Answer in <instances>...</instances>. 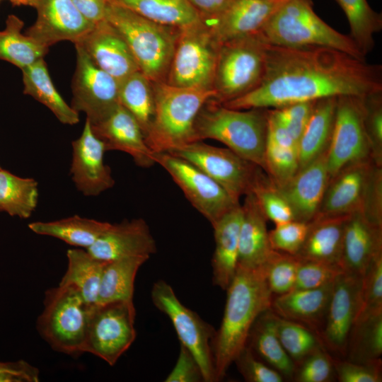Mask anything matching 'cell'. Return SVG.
<instances>
[{"label": "cell", "instance_id": "obj_1", "mask_svg": "<svg viewBox=\"0 0 382 382\" xmlns=\"http://www.w3.org/2000/svg\"><path fill=\"white\" fill-rule=\"evenodd\" d=\"M382 92V66L328 47H287L267 44L261 82L221 103L236 110L274 109L330 97Z\"/></svg>", "mask_w": 382, "mask_h": 382}, {"label": "cell", "instance_id": "obj_2", "mask_svg": "<svg viewBox=\"0 0 382 382\" xmlns=\"http://www.w3.org/2000/svg\"><path fill=\"white\" fill-rule=\"evenodd\" d=\"M226 291L223 318L212 342L217 381L224 378L246 346L253 325L262 313L270 309L272 299L262 268L248 270L238 266Z\"/></svg>", "mask_w": 382, "mask_h": 382}, {"label": "cell", "instance_id": "obj_3", "mask_svg": "<svg viewBox=\"0 0 382 382\" xmlns=\"http://www.w3.org/2000/svg\"><path fill=\"white\" fill-rule=\"evenodd\" d=\"M210 101L196 117L193 141H219L265 171L268 109L236 110Z\"/></svg>", "mask_w": 382, "mask_h": 382}, {"label": "cell", "instance_id": "obj_4", "mask_svg": "<svg viewBox=\"0 0 382 382\" xmlns=\"http://www.w3.org/2000/svg\"><path fill=\"white\" fill-rule=\"evenodd\" d=\"M154 112L146 142L154 153L168 152L194 141V125L202 107L215 100L214 88L180 87L156 82Z\"/></svg>", "mask_w": 382, "mask_h": 382}, {"label": "cell", "instance_id": "obj_5", "mask_svg": "<svg viewBox=\"0 0 382 382\" xmlns=\"http://www.w3.org/2000/svg\"><path fill=\"white\" fill-rule=\"evenodd\" d=\"M260 33L270 45L296 48L328 47L365 60L349 35L335 30L315 13L311 0H285Z\"/></svg>", "mask_w": 382, "mask_h": 382}, {"label": "cell", "instance_id": "obj_6", "mask_svg": "<svg viewBox=\"0 0 382 382\" xmlns=\"http://www.w3.org/2000/svg\"><path fill=\"white\" fill-rule=\"evenodd\" d=\"M105 19L121 35L140 70L151 81L168 74L178 37L170 27L149 21L108 0Z\"/></svg>", "mask_w": 382, "mask_h": 382}, {"label": "cell", "instance_id": "obj_7", "mask_svg": "<svg viewBox=\"0 0 382 382\" xmlns=\"http://www.w3.org/2000/svg\"><path fill=\"white\" fill-rule=\"evenodd\" d=\"M37 330L54 350L71 357L84 353L89 306L74 287L59 285L46 291Z\"/></svg>", "mask_w": 382, "mask_h": 382}, {"label": "cell", "instance_id": "obj_8", "mask_svg": "<svg viewBox=\"0 0 382 382\" xmlns=\"http://www.w3.org/2000/svg\"><path fill=\"white\" fill-rule=\"evenodd\" d=\"M267 44L259 33L220 45L213 83L215 101L223 103L236 98L261 82Z\"/></svg>", "mask_w": 382, "mask_h": 382}, {"label": "cell", "instance_id": "obj_9", "mask_svg": "<svg viewBox=\"0 0 382 382\" xmlns=\"http://www.w3.org/2000/svg\"><path fill=\"white\" fill-rule=\"evenodd\" d=\"M179 30L167 83L180 87L213 88L220 45L203 20Z\"/></svg>", "mask_w": 382, "mask_h": 382}, {"label": "cell", "instance_id": "obj_10", "mask_svg": "<svg viewBox=\"0 0 382 382\" xmlns=\"http://www.w3.org/2000/svg\"><path fill=\"white\" fill-rule=\"evenodd\" d=\"M151 298L154 306L170 320L180 345L185 347L199 363L204 381H217L212 352L216 333L214 328L183 305L172 286L164 280H158L153 284Z\"/></svg>", "mask_w": 382, "mask_h": 382}, {"label": "cell", "instance_id": "obj_11", "mask_svg": "<svg viewBox=\"0 0 382 382\" xmlns=\"http://www.w3.org/2000/svg\"><path fill=\"white\" fill-rule=\"evenodd\" d=\"M134 302L114 301L91 306L84 352L110 366L116 364L136 339Z\"/></svg>", "mask_w": 382, "mask_h": 382}, {"label": "cell", "instance_id": "obj_12", "mask_svg": "<svg viewBox=\"0 0 382 382\" xmlns=\"http://www.w3.org/2000/svg\"><path fill=\"white\" fill-rule=\"evenodd\" d=\"M168 153L190 162L219 183L236 201L251 192L258 171L257 165L228 148L195 141Z\"/></svg>", "mask_w": 382, "mask_h": 382}, {"label": "cell", "instance_id": "obj_13", "mask_svg": "<svg viewBox=\"0 0 382 382\" xmlns=\"http://www.w3.org/2000/svg\"><path fill=\"white\" fill-rule=\"evenodd\" d=\"M191 204L212 225L240 203L197 166L168 152L154 153Z\"/></svg>", "mask_w": 382, "mask_h": 382}, {"label": "cell", "instance_id": "obj_14", "mask_svg": "<svg viewBox=\"0 0 382 382\" xmlns=\"http://www.w3.org/2000/svg\"><path fill=\"white\" fill-rule=\"evenodd\" d=\"M362 97L337 98L334 127L327 151L330 178L349 164L371 159L364 125Z\"/></svg>", "mask_w": 382, "mask_h": 382}, {"label": "cell", "instance_id": "obj_15", "mask_svg": "<svg viewBox=\"0 0 382 382\" xmlns=\"http://www.w3.org/2000/svg\"><path fill=\"white\" fill-rule=\"evenodd\" d=\"M72 79L71 107L83 112L91 125L105 119L120 103L119 81L97 66L79 44Z\"/></svg>", "mask_w": 382, "mask_h": 382}, {"label": "cell", "instance_id": "obj_16", "mask_svg": "<svg viewBox=\"0 0 382 382\" xmlns=\"http://www.w3.org/2000/svg\"><path fill=\"white\" fill-rule=\"evenodd\" d=\"M362 276L344 272L334 281L320 338L325 347L346 356L360 306Z\"/></svg>", "mask_w": 382, "mask_h": 382}, {"label": "cell", "instance_id": "obj_17", "mask_svg": "<svg viewBox=\"0 0 382 382\" xmlns=\"http://www.w3.org/2000/svg\"><path fill=\"white\" fill-rule=\"evenodd\" d=\"M377 167L366 159L342 168L330 178L316 216L363 212Z\"/></svg>", "mask_w": 382, "mask_h": 382}, {"label": "cell", "instance_id": "obj_18", "mask_svg": "<svg viewBox=\"0 0 382 382\" xmlns=\"http://www.w3.org/2000/svg\"><path fill=\"white\" fill-rule=\"evenodd\" d=\"M103 142L93 132L88 119L81 136L72 141L70 173L79 191L88 197L98 196L115 183L110 167L105 164Z\"/></svg>", "mask_w": 382, "mask_h": 382}, {"label": "cell", "instance_id": "obj_19", "mask_svg": "<svg viewBox=\"0 0 382 382\" xmlns=\"http://www.w3.org/2000/svg\"><path fill=\"white\" fill-rule=\"evenodd\" d=\"M35 22L26 35L50 47L63 40L78 42L93 27L71 0H37Z\"/></svg>", "mask_w": 382, "mask_h": 382}, {"label": "cell", "instance_id": "obj_20", "mask_svg": "<svg viewBox=\"0 0 382 382\" xmlns=\"http://www.w3.org/2000/svg\"><path fill=\"white\" fill-rule=\"evenodd\" d=\"M285 0H233L206 25L216 41L226 42L259 33Z\"/></svg>", "mask_w": 382, "mask_h": 382}, {"label": "cell", "instance_id": "obj_21", "mask_svg": "<svg viewBox=\"0 0 382 382\" xmlns=\"http://www.w3.org/2000/svg\"><path fill=\"white\" fill-rule=\"evenodd\" d=\"M327 150L298 170L281 187H276L289 204L294 220L310 223L318 214L330 175Z\"/></svg>", "mask_w": 382, "mask_h": 382}, {"label": "cell", "instance_id": "obj_22", "mask_svg": "<svg viewBox=\"0 0 382 382\" xmlns=\"http://www.w3.org/2000/svg\"><path fill=\"white\" fill-rule=\"evenodd\" d=\"M94 64L119 83L140 71L123 37L105 19L93 27L76 43Z\"/></svg>", "mask_w": 382, "mask_h": 382}, {"label": "cell", "instance_id": "obj_23", "mask_svg": "<svg viewBox=\"0 0 382 382\" xmlns=\"http://www.w3.org/2000/svg\"><path fill=\"white\" fill-rule=\"evenodd\" d=\"M86 250L104 262L134 257H150L157 251L156 241L143 219L125 220L112 224Z\"/></svg>", "mask_w": 382, "mask_h": 382}, {"label": "cell", "instance_id": "obj_24", "mask_svg": "<svg viewBox=\"0 0 382 382\" xmlns=\"http://www.w3.org/2000/svg\"><path fill=\"white\" fill-rule=\"evenodd\" d=\"M91 127L95 135L103 142L106 151L125 152L142 168L155 164L154 152L148 146L139 123L121 104L105 119L91 125Z\"/></svg>", "mask_w": 382, "mask_h": 382}, {"label": "cell", "instance_id": "obj_25", "mask_svg": "<svg viewBox=\"0 0 382 382\" xmlns=\"http://www.w3.org/2000/svg\"><path fill=\"white\" fill-rule=\"evenodd\" d=\"M382 252V226L361 212L350 214L345 222L340 265L346 272L363 276L372 259Z\"/></svg>", "mask_w": 382, "mask_h": 382}, {"label": "cell", "instance_id": "obj_26", "mask_svg": "<svg viewBox=\"0 0 382 382\" xmlns=\"http://www.w3.org/2000/svg\"><path fill=\"white\" fill-rule=\"evenodd\" d=\"M241 206L238 266L248 270L262 269L277 252L270 245L267 219L252 193L245 195Z\"/></svg>", "mask_w": 382, "mask_h": 382}, {"label": "cell", "instance_id": "obj_27", "mask_svg": "<svg viewBox=\"0 0 382 382\" xmlns=\"http://www.w3.org/2000/svg\"><path fill=\"white\" fill-rule=\"evenodd\" d=\"M333 282L316 289H294L276 296L270 309L282 318L316 331L324 324Z\"/></svg>", "mask_w": 382, "mask_h": 382}, {"label": "cell", "instance_id": "obj_28", "mask_svg": "<svg viewBox=\"0 0 382 382\" xmlns=\"http://www.w3.org/2000/svg\"><path fill=\"white\" fill-rule=\"evenodd\" d=\"M243 209L239 204L212 224L215 249L212 259L214 285L226 290L238 267Z\"/></svg>", "mask_w": 382, "mask_h": 382}, {"label": "cell", "instance_id": "obj_29", "mask_svg": "<svg viewBox=\"0 0 382 382\" xmlns=\"http://www.w3.org/2000/svg\"><path fill=\"white\" fill-rule=\"evenodd\" d=\"M349 215L316 216L308 223L306 238L296 255L301 260L340 265L344 228Z\"/></svg>", "mask_w": 382, "mask_h": 382}, {"label": "cell", "instance_id": "obj_30", "mask_svg": "<svg viewBox=\"0 0 382 382\" xmlns=\"http://www.w3.org/2000/svg\"><path fill=\"white\" fill-rule=\"evenodd\" d=\"M246 345L284 378H293L296 364L281 344L277 331V315L271 309L262 313L255 321Z\"/></svg>", "mask_w": 382, "mask_h": 382}, {"label": "cell", "instance_id": "obj_31", "mask_svg": "<svg viewBox=\"0 0 382 382\" xmlns=\"http://www.w3.org/2000/svg\"><path fill=\"white\" fill-rule=\"evenodd\" d=\"M337 98H325L315 101L298 143L299 168L328 149L334 127Z\"/></svg>", "mask_w": 382, "mask_h": 382}, {"label": "cell", "instance_id": "obj_32", "mask_svg": "<svg viewBox=\"0 0 382 382\" xmlns=\"http://www.w3.org/2000/svg\"><path fill=\"white\" fill-rule=\"evenodd\" d=\"M158 24L181 29L202 21L188 0H109Z\"/></svg>", "mask_w": 382, "mask_h": 382}, {"label": "cell", "instance_id": "obj_33", "mask_svg": "<svg viewBox=\"0 0 382 382\" xmlns=\"http://www.w3.org/2000/svg\"><path fill=\"white\" fill-rule=\"evenodd\" d=\"M22 72L25 94L45 105L62 123L73 125L79 122V112L65 102L54 86L44 59Z\"/></svg>", "mask_w": 382, "mask_h": 382}, {"label": "cell", "instance_id": "obj_34", "mask_svg": "<svg viewBox=\"0 0 382 382\" xmlns=\"http://www.w3.org/2000/svg\"><path fill=\"white\" fill-rule=\"evenodd\" d=\"M149 257L134 256L108 262L103 271L96 304L133 302L137 273Z\"/></svg>", "mask_w": 382, "mask_h": 382}, {"label": "cell", "instance_id": "obj_35", "mask_svg": "<svg viewBox=\"0 0 382 382\" xmlns=\"http://www.w3.org/2000/svg\"><path fill=\"white\" fill-rule=\"evenodd\" d=\"M110 225L106 221L74 215L52 221H35L28 226L37 234L54 237L69 245L88 249Z\"/></svg>", "mask_w": 382, "mask_h": 382}, {"label": "cell", "instance_id": "obj_36", "mask_svg": "<svg viewBox=\"0 0 382 382\" xmlns=\"http://www.w3.org/2000/svg\"><path fill=\"white\" fill-rule=\"evenodd\" d=\"M23 21L15 15H9L6 26L0 31V59L16 66L21 70L44 59L49 47L33 37L22 34Z\"/></svg>", "mask_w": 382, "mask_h": 382}, {"label": "cell", "instance_id": "obj_37", "mask_svg": "<svg viewBox=\"0 0 382 382\" xmlns=\"http://www.w3.org/2000/svg\"><path fill=\"white\" fill-rule=\"evenodd\" d=\"M68 265L59 285H68L79 291L89 306L96 303L100 279L108 262L91 256L87 250L69 249L66 253Z\"/></svg>", "mask_w": 382, "mask_h": 382}, {"label": "cell", "instance_id": "obj_38", "mask_svg": "<svg viewBox=\"0 0 382 382\" xmlns=\"http://www.w3.org/2000/svg\"><path fill=\"white\" fill-rule=\"evenodd\" d=\"M38 197L35 179L21 178L0 168V212L29 218L37 207Z\"/></svg>", "mask_w": 382, "mask_h": 382}, {"label": "cell", "instance_id": "obj_39", "mask_svg": "<svg viewBox=\"0 0 382 382\" xmlns=\"http://www.w3.org/2000/svg\"><path fill=\"white\" fill-rule=\"evenodd\" d=\"M150 82L141 71H137L119 83V103L136 119L144 137L154 112V91Z\"/></svg>", "mask_w": 382, "mask_h": 382}, {"label": "cell", "instance_id": "obj_40", "mask_svg": "<svg viewBox=\"0 0 382 382\" xmlns=\"http://www.w3.org/2000/svg\"><path fill=\"white\" fill-rule=\"evenodd\" d=\"M336 1L342 8L349 22V35L366 57L374 47V35L382 29L381 15L371 8L366 0Z\"/></svg>", "mask_w": 382, "mask_h": 382}, {"label": "cell", "instance_id": "obj_41", "mask_svg": "<svg viewBox=\"0 0 382 382\" xmlns=\"http://www.w3.org/2000/svg\"><path fill=\"white\" fill-rule=\"evenodd\" d=\"M382 354V312L354 322L346 356L348 360L366 363L381 359Z\"/></svg>", "mask_w": 382, "mask_h": 382}, {"label": "cell", "instance_id": "obj_42", "mask_svg": "<svg viewBox=\"0 0 382 382\" xmlns=\"http://www.w3.org/2000/svg\"><path fill=\"white\" fill-rule=\"evenodd\" d=\"M277 331L282 347L296 365L311 353L325 347L315 330L278 316Z\"/></svg>", "mask_w": 382, "mask_h": 382}, {"label": "cell", "instance_id": "obj_43", "mask_svg": "<svg viewBox=\"0 0 382 382\" xmlns=\"http://www.w3.org/2000/svg\"><path fill=\"white\" fill-rule=\"evenodd\" d=\"M250 193L255 197L267 219L276 225L294 220L289 204L262 169L258 171Z\"/></svg>", "mask_w": 382, "mask_h": 382}, {"label": "cell", "instance_id": "obj_44", "mask_svg": "<svg viewBox=\"0 0 382 382\" xmlns=\"http://www.w3.org/2000/svg\"><path fill=\"white\" fill-rule=\"evenodd\" d=\"M301 259L296 255L277 252L262 268L267 286L272 295L294 289Z\"/></svg>", "mask_w": 382, "mask_h": 382}, {"label": "cell", "instance_id": "obj_45", "mask_svg": "<svg viewBox=\"0 0 382 382\" xmlns=\"http://www.w3.org/2000/svg\"><path fill=\"white\" fill-rule=\"evenodd\" d=\"M381 312L382 252L372 259L362 276L360 306L355 321Z\"/></svg>", "mask_w": 382, "mask_h": 382}, {"label": "cell", "instance_id": "obj_46", "mask_svg": "<svg viewBox=\"0 0 382 382\" xmlns=\"http://www.w3.org/2000/svg\"><path fill=\"white\" fill-rule=\"evenodd\" d=\"M299 169L297 150L282 148L267 141L265 172L276 187H281L286 183Z\"/></svg>", "mask_w": 382, "mask_h": 382}, {"label": "cell", "instance_id": "obj_47", "mask_svg": "<svg viewBox=\"0 0 382 382\" xmlns=\"http://www.w3.org/2000/svg\"><path fill=\"white\" fill-rule=\"evenodd\" d=\"M382 92L362 97L365 131L373 162L379 167L382 163Z\"/></svg>", "mask_w": 382, "mask_h": 382}, {"label": "cell", "instance_id": "obj_48", "mask_svg": "<svg viewBox=\"0 0 382 382\" xmlns=\"http://www.w3.org/2000/svg\"><path fill=\"white\" fill-rule=\"evenodd\" d=\"M334 373V359L323 347L296 364L293 378L298 382H328Z\"/></svg>", "mask_w": 382, "mask_h": 382}, {"label": "cell", "instance_id": "obj_49", "mask_svg": "<svg viewBox=\"0 0 382 382\" xmlns=\"http://www.w3.org/2000/svg\"><path fill=\"white\" fill-rule=\"evenodd\" d=\"M344 272L339 265L301 260L294 289H316L323 286L332 283Z\"/></svg>", "mask_w": 382, "mask_h": 382}, {"label": "cell", "instance_id": "obj_50", "mask_svg": "<svg viewBox=\"0 0 382 382\" xmlns=\"http://www.w3.org/2000/svg\"><path fill=\"white\" fill-rule=\"evenodd\" d=\"M308 229V224L293 220L276 225L269 231L274 250L296 255L301 249Z\"/></svg>", "mask_w": 382, "mask_h": 382}, {"label": "cell", "instance_id": "obj_51", "mask_svg": "<svg viewBox=\"0 0 382 382\" xmlns=\"http://www.w3.org/2000/svg\"><path fill=\"white\" fill-rule=\"evenodd\" d=\"M239 372L248 382H282L284 377L245 346L235 359Z\"/></svg>", "mask_w": 382, "mask_h": 382}, {"label": "cell", "instance_id": "obj_52", "mask_svg": "<svg viewBox=\"0 0 382 382\" xmlns=\"http://www.w3.org/2000/svg\"><path fill=\"white\" fill-rule=\"evenodd\" d=\"M335 375L340 382H381V360L360 363L334 359Z\"/></svg>", "mask_w": 382, "mask_h": 382}, {"label": "cell", "instance_id": "obj_53", "mask_svg": "<svg viewBox=\"0 0 382 382\" xmlns=\"http://www.w3.org/2000/svg\"><path fill=\"white\" fill-rule=\"evenodd\" d=\"M315 101L296 103L272 109L276 117L289 132L297 145L310 117Z\"/></svg>", "mask_w": 382, "mask_h": 382}, {"label": "cell", "instance_id": "obj_54", "mask_svg": "<svg viewBox=\"0 0 382 382\" xmlns=\"http://www.w3.org/2000/svg\"><path fill=\"white\" fill-rule=\"evenodd\" d=\"M165 382H200L204 378L200 366L193 354L183 345L172 371L164 380Z\"/></svg>", "mask_w": 382, "mask_h": 382}, {"label": "cell", "instance_id": "obj_55", "mask_svg": "<svg viewBox=\"0 0 382 382\" xmlns=\"http://www.w3.org/2000/svg\"><path fill=\"white\" fill-rule=\"evenodd\" d=\"M37 367L24 360L0 362V382H37Z\"/></svg>", "mask_w": 382, "mask_h": 382}, {"label": "cell", "instance_id": "obj_56", "mask_svg": "<svg viewBox=\"0 0 382 382\" xmlns=\"http://www.w3.org/2000/svg\"><path fill=\"white\" fill-rule=\"evenodd\" d=\"M267 141L282 148L295 150L298 148L296 141L272 109H268L267 113Z\"/></svg>", "mask_w": 382, "mask_h": 382}, {"label": "cell", "instance_id": "obj_57", "mask_svg": "<svg viewBox=\"0 0 382 382\" xmlns=\"http://www.w3.org/2000/svg\"><path fill=\"white\" fill-rule=\"evenodd\" d=\"M81 14L95 25L105 20L108 0H71Z\"/></svg>", "mask_w": 382, "mask_h": 382}, {"label": "cell", "instance_id": "obj_58", "mask_svg": "<svg viewBox=\"0 0 382 382\" xmlns=\"http://www.w3.org/2000/svg\"><path fill=\"white\" fill-rule=\"evenodd\" d=\"M202 18L214 17L223 11L233 0H188Z\"/></svg>", "mask_w": 382, "mask_h": 382}, {"label": "cell", "instance_id": "obj_59", "mask_svg": "<svg viewBox=\"0 0 382 382\" xmlns=\"http://www.w3.org/2000/svg\"><path fill=\"white\" fill-rule=\"evenodd\" d=\"M15 6H30L34 7L37 0H8Z\"/></svg>", "mask_w": 382, "mask_h": 382}, {"label": "cell", "instance_id": "obj_60", "mask_svg": "<svg viewBox=\"0 0 382 382\" xmlns=\"http://www.w3.org/2000/svg\"><path fill=\"white\" fill-rule=\"evenodd\" d=\"M1 1V0H0Z\"/></svg>", "mask_w": 382, "mask_h": 382}, {"label": "cell", "instance_id": "obj_61", "mask_svg": "<svg viewBox=\"0 0 382 382\" xmlns=\"http://www.w3.org/2000/svg\"><path fill=\"white\" fill-rule=\"evenodd\" d=\"M1 168V167H0Z\"/></svg>", "mask_w": 382, "mask_h": 382}]
</instances>
